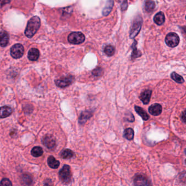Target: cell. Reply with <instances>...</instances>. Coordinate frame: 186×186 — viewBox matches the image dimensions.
<instances>
[{
	"mask_svg": "<svg viewBox=\"0 0 186 186\" xmlns=\"http://www.w3.org/2000/svg\"><path fill=\"white\" fill-rule=\"evenodd\" d=\"M41 26V20L38 16L33 17L29 20L27 24L26 29L25 31V34L28 38L32 37L36 34L37 31L39 30Z\"/></svg>",
	"mask_w": 186,
	"mask_h": 186,
	"instance_id": "1",
	"label": "cell"
},
{
	"mask_svg": "<svg viewBox=\"0 0 186 186\" xmlns=\"http://www.w3.org/2000/svg\"><path fill=\"white\" fill-rule=\"evenodd\" d=\"M143 24V19L140 16H138L133 22L130 30V36L131 39L134 38L140 32Z\"/></svg>",
	"mask_w": 186,
	"mask_h": 186,
	"instance_id": "2",
	"label": "cell"
},
{
	"mask_svg": "<svg viewBox=\"0 0 186 186\" xmlns=\"http://www.w3.org/2000/svg\"><path fill=\"white\" fill-rule=\"evenodd\" d=\"M59 178L65 184H68L71 180V168L68 165H65L59 171Z\"/></svg>",
	"mask_w": 186,
	"mask_h": 186,
	"instance_id": "3",
	"label": "cell"
},
{
	"mask_svg": "<svg viewBox=\"0 0 186 186\" xmlns=\"http://www.w3.org/2000/svg\"><path fill=\"white\" fill-rule=\"evenodd\" d=\"M68 41L71 44H80L85 41V35L81 32H73L69 34Z\"/></svg>",
	"mask_w": 186,
	"mask_h": 186,
	"instance_id": "4",
	"label": "cell"
},
{
	"mask_svg": "<svg viewBox=\"0 0 186 186\" xmlns=\"http://www.w3.org/2000/svg\"><path fill=\"white\" fill-rule=\"evenodd\" d=\"M165 42L169 47L175 48L180 43V38L176 33L170 32L167 35Z\"/></svg>",
	"mask_w": 186,
	"mask_h": 186,
	"instance_id": "5",
	"label": "cell"
},
{
	"mask_svg": "<svg viewBox=\"0 0 186 186\" xmlns=\"http://www.w3.org/2000/svg\"><path fill=\"white\" fill-rule=\"evenodd\" d=\"M134 186H152L150 180L146 176L136 174L133 179Z\"/></svg>",
	"mask_w": 186,
	"mask_h": 186,
	"instance_id": "6",
	"label": "cell"
},
{
	"mask_svg": "<svg viewBox=\"0 0 186 186\" xmlns=\"http://www.w3.org/2000/svg\"><path fill=\"white\" fill-rule=\"evenodd\" d=\"M24 47L20 44H16L11 49V56L14 59H17L21 58L24 55Z\"/></svg>",
	"mask_w": 186,
	"mask_h": 186,
	"instance_id": "7",
	"label": "cell"
},
{
	"mask_svg": "<svg viewBox=\"0 0 186 186\" xmlns=\"http://www.w3.org/2000/svg\"><path fill=\"white\" fill-rule=\"evenodd\" d=\"M73 76H68L55 80V84L58 87H60L61 88H65V87L71 85L73 82Z\"/></svg>",
	"mask_w": 186,
	"mask_h": 186,
	"instance_id": "8",
	"label": "cell"
},
{
	"mask_svg": "<svg viewBox=\"0 0 186 186\" xmlns=\"http://www.w3.org/2000/svg\"><path fill=\"white\" fill-rule=\"evenodd\" d=\"M43 144L48 149H54L56 147V141L54 138L50 135H46L43 139Z\"/></svg>",
	"mask_w": 186,
	"mask_h": 186,
	"instance_id": "9",
	"label": "cell"
},
{
	"mask_svg": "<svg viewBox=\"0 0 186 186\" xmlns=\"http://www.w3.org/2000/svg\"><path fill=\"white\" fill-rule=\"evenodd\" d=\"M149 111L153 116H158L162 112V106L159 104H154L149 106Z\"/></svg>",
	"mask_w": 186,
	"mask_h": 186,
	"instance_id": "10",
	"label": "cell"
},
{
	"mask_svg": "<svg viewBox=\"0 0 186 186\" xmlns=\"http://www.w3.org/2000/svg\"><path fill=\"white\" fill-rule=\"evenodd\" d=\"M152 91L150 90H146L141 93L139 98L144 104L149 103L151 97Z\"/></svg>",
	"mask_w": 186,
	"mask_h": 186,
	"instance_id": "11",
	"label": "cell"
},
{
	"mask_svg": "<svg viewBox=\"0 0 186 186\" xmlns=\"http://www.w3.org/2000/svg\"><path fill=\"white\" fill-rule=\"evenodd\" d=\"M92 115L93 114L91 111H85L84 112H82L79 119V123L82 125H84L86 122L89 119H90L92 117Z\"/></svg>",
	"mask_w": 186,
	"mask_h": 186,
	"instance_id": "12",
	"label": "cell"
},
{
	"mask_svg": "<svg viewBox=\"0 0 186 186\" xmlns=\"http://www.w3.org/2000/svg\"><path fill=\"white\" fill-rule=\"evenodd\" d=\"M9 37L6 31H2L0 32V46L2 47L6 46L9 43Z\"/></svg>",
	"mask_w": 186,
	"mask_h": 186,
	"instance_id": "13",
	"label": "cell"
},
{
	"mask_svg": "<svg viewBox=\"0 0 186 186\" xmlns=\"http://www.w3.org/2000/svg\"><path fill=\"white\" fill-rule=\"evenodd\" d=\"M39 51L36 48H32L28 51V59L32 61H37L39 59Z\"/></svg>",
	"mask_w": 186,
	"mask_h": 186,
	"instance_id": "14",
	"label": "cell"
},
{
	"mask_svg": "<svg viewBox=\"0 0 186 186\" xmlns=\"http://www.w3.org/2000/svg\"><path fill=\"white\" fill-rule=\"evenodd\" d=\"M13 113V110L8 106H3L0 108V118L4 119L8 117Z\"/></svg>",
	"mask_w": 186,
	"mask_h": 186,
	"instance_id": "15",
	"label": "cell"
},
{
	"mask_svg": "<svg viewBox=\"0 0 186 186\" xmlns=\"http://www.w3.org/2000/svg\"><path fill=\"white\" fill-rule=\"evenodd\" d=\"M136 45H137V41L136 40H134V42L133 43V44L132 46V60L133 61L135 59H136V58H138L142 55V54L141 52L139 50L136 48Z\"/></svg>",
	"mask_w": 186,
	"mask_h": 186,
	"instance_id": "16",
	"label": "cell"
},
{
	"mask_svg": "<svg viewBox=\"0 0 186 186\" xmlns=\"http://www.w3.org/2000/svg\"><path fill=\"white\" fill-rule=\"evenodd\" d=\"M165 19L164 14L162 12L157 13L154 18V22L158 25H162L164 24Z\"/></svg>",
	"mask_w": 186,
	"mask_h": 186,
	"instance_id": "17",
	"label": "cell"
},
{
	"mask_svg": "<svg viewBox=\"0 0 186 186\" xmlns=\"http://www.w3.org/2000/svg\"><path fill=\"white\" fill-rule=\"evenodd\" d=\"M60 162L53 156H50L48 158V164L52 169H57L60 166Z\"/></svg>",
	"mask_w": 186,
	"mask_h": 186,
	"instance_id": "18",
	"label": "cell"
},
{
	"mask_svg": "<svg viewBox=\"0 0 186 186\" xmlns=\"http://www.w3.org/2000/svg\"><path fill=\"white\" fill-rule=\"evenodd\" d=\"M135 110L136 113L138 115L140 116L143 119L144 121H147L149 119V115L147 114V113L144 110L143 108H141L140 106H135Z\"/></svg>",
	"mask_w": 186,
	"mask_h": 186,
	"instance_id": "19",
	"label": "cell"
},
{
	"mask_svg": "<svg viewBox=\"0 0 186 186\" xmlns=\"http://www.w3.org/2000/svg\"><path fill=\"white\" fill-rule=\"evenodd\" d=\"M114 1L110 0L106 2V6L103 8L102 14L104 16H107L110 13L111 11H112L113 6H114Z\"/></svg>",
	"mask_w": 186,
	"mask_h": 186,
	"instance_id": "20",
	"label": "cell"
},
{
	"mask_svg": "<svg viewBox=\"0 0 186 186\" xmlns=\"http://www.w3.org/2000/svg\"><path fill=\"white\" fill-rule=\"evenodd\" d=\"M134 130L131 128H128L124 130V136L128 140H133L134 138Z\"/></svg>",
	"mask_w": 186,
	"mask_h": 186,
	"instance_id": "21",
	"label": "cell"
},
{
	"mask_svg": "<svg viewBox=\"0 0 186 186\" xmlns=\"http://www.w3.org/2000/svg\"><path fill=\"white\" fill-rule=\"evenodd\" d=\"M74 156V153L71 149H65L60 153L61 158L63 159H70Z\"/></svg>",
	"mask_w": 186,
	"mask_h": 186,
	"instance_id": "22",
	"label": "cell"
},
{
	"mask_svg": "<svg viewBox=\"0 0 186 186\" xmlns=\"http://www.w3.org/2000/svg\"><path fill=\"white\" fill-rule=\"evenodd\" d=\"M156 7V4L155 2L153 1H151V0H148L145 1V11L147 12H151L154 11V9Z\"/></svg>",
	"mask_w": 186,
	"mask_h": 186,
	"instance_id": "23",
	"label": "cell"
},
{
	"mask_svg": "<svg viewBox=\"0 0 186 186\" xmlns=\"http://www.w3.org/2000/svg\"><path fill=\"white\" fill-rule=\"evenodd\" d=\"M43 154V150L42 148L39 146H36L33 148L31 150V154L35 157H39L42 156Z\"/></svg>",
	"mask_w": 186,
	"mask_h": 186,
	"instance_id": "24",
	"label": "cell"
},
{
	"mask_svg": "<svg viewBox=\"0 0 186 186\" xmlns=\"http://www.w3.org/2000/svg\"><path fill=\"white\" fill-rule=\"evenodd\" d=\"M104 52L108 56H112L115 53V48L114 46L108 45L106 46L104 49Z\"/></svg>",
	"mask_w": 186,
	"mask_h": 186,
	"instance_id": "25",
	"label": "cell"
},
{
	"mask_svg": "<svg viewBox=\"0 0 186 186\" xmlns=\"http://www.w3.org/2000/svg\"><path fill=\"white\" fill-rule=\"evenodd\" d=\"M171 78L173 80L179 84H182L184 82V79L182 76H180L176 72H173L171 74Z\"/></svg>",
	"mask_w": 186,
	"mask_h": 186,
	"instance_id": "26",
	"label": "cell"
},
{
	"mask_svg": "<svg viewBox=\"0 0 186 186\" xmlns=\"http://www.w3.org/2000/svg\"><path fill=\"white\" fill-rule=\"evenodd\" d=\"M92 73L93 76H101L103 74V71L102 68L97 67L95 69H93Z\"/></svg>",
	"mask_w": 186,
	"mask_h": 186,
	"instance_id": "27",
	"label": "cell"
},
{
	"mask_svg": "<svg viewBox=\"0 0 186 186\" xmlns=\"http://www.w3.org/2000/svg\"><path fill=\"white\" fill-rule=\"evenodd\" d=\"M0 186H13L12 183L8 179H3L0 182Z\"/></svg>",
	"mask_w": 186,
	"mask_h": 186,
	"instance_id": "28",
	"label": "cell"
},
{
	"mask_svg": "<svg viewBox=\"0 0 186 186\" xmlns=\"http://www.w3.org/2000/svg\"><path fill=\"white\" fill-rule=\"evenodd\" d=\"M125 120L130 122L134 121V117L133 115L131 113H128L125 114Z\"/></svg>",
	"mask_w": 186,
	"mask_h": 186,
	"instance_id": "29",
	"label": "cell"
},
{
	"mask_svg": "<svg viewBox=\"0 0 186 186\" xmlns=\"http://www.w3.org/2000/svg\"><path fill=\"white\" fill-rule=\"evenodd\" d=\"M128 8V2L127 1H122L121 4V8L122 11L127 10Z\"/></svg>",
	"mask_w": 186,
	"mask_h": 186,
	"instance_id": "30",
	"label": "cell"
},
{
	"mask_svg": "<svg viewBox=\"0 0 186 186\" xmlns=\"http://www.w3.org/2000/svg\"><path fill=\"white\" fill-rule=\"evenodd\" d=\"M182 115H183V121L184 122V123H185V122H186V119H185V111H184L183 113H182Z\"/></svg>",
	"mask_w": 186,
	"mask_h": 186,
	"instance_id": "31",
	"label": "cell"
}]
</instances>
